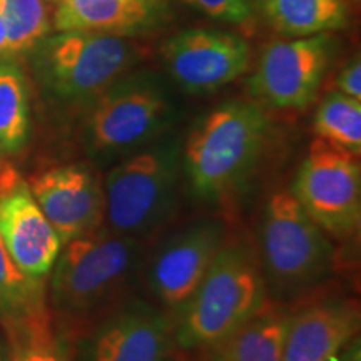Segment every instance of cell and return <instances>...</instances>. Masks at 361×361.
<instances>
[{"label":"cell","mask_w":361,"mask_h":361,"mask_svg":"<svg viewBox=\"0 0 361 361\" xmlns=\"http://www.w3.org/2000/svg\"><path fill=\"white\" fill-rule=\"evenodd\" d=\"M173 319L142 298H129L80 335V361H180Z\"/></svg>","instance_id":"30bf717a"},{"label":"cell","mask_w":361,"mask_h":361,"mask_svg":"<svg viewBox=\"0 0 361 361\" xmlns=\"http://www.w3.org/2000/svg\"><path fill=\"white\" fill-rule=\"evenodd\" d=\"M291 192L305 213L328 236L345 239L358 233L361 223L358 156L314 137L298 169Z\"/></svg>","instance_id":"ba28073f"},{"label":"cell","mask_w":361,"mask_h":361,"mask_svg":"<svg viewBox=\"0 0 361 361\" xmlns=\"http://www.w3.org/2000/svg\"><path fill=\"white\" fill-rule=\"evenodd\" d=\"M360 310L353 300L324 298L290 313L283 361H335L355 340Z\"/></svg>","instance_id":"9a60e30c"},{"label":"cell","mask_w":361,"mask_h":361,"mask_svg":"<svg viewBox=\"0 0 361 361\" xmlns=\"http://www.w3.org/2000/svg\"><path fill=\"white\" fill-rule=\"evenodd\" d=\"M27 184L62 245L104 224V188L87 166L45 168L30 176Z\"/></svg>","instance_id":"5bb4252c"},{"label":"cell","mask_w":361,"mask_h":361,"mask_svg":"<svg viewBox=\"0 0 361 361\" xmlns=\"http://www.w3.org/2000/svg\"><path fill=\"white\" fill-rule=\"evenodd\" d=\"M0 238L22 273L45 281L62 243L13 166L0 164Z\"/></svg>","instance_id":"7c38bea8"},{"label":"cell","mask_w":361,"mask_h":361,"mask_svg":"<svg viewBox=\"0 0 361 361\" xmlns=\"http://www.w3.org/2000/svg\"><path fill=\"white\" fill-rule=\"evenodd\" d=\"M329 56L328 34L274 40L261 54L250 92L274 109H303L322 85Z\"/></svg>","instance_id":"8fae6325"},{"label":"cell","mask_w":361,"mask_h":361,"mask_svg":"<svg viewBox=\"0 0 361 361\" xmlns=\"http://www.w3.org/2000/svg\"><path fill=\"white\" fill-rule=\"evenodd\" d=\"M30 129L27 80L16 59H0V152L17 154Z\"/></svg>","instance_id":"d6986e66"},{"label":"cell","mask_w":361,"mask_h":361,"mask_svg":"<svg viewBox=\"0 0 361 361\" xmlns=\"http://www.w3.org/2000/svg\"><path fill=\"white\" fill-rule=\"evenodd\" d=\"M49 2H57V0H49Z\"/></svg>","instance_id":"f1b7e54d"},{"label":"cell","mask_w":361,"mask_h":361,"mask_svg":"<svg viewBox=\"0 0 361 361\" xmlns=\"http://www.w3.org/2000/svg\"><path fill=\"white\" fill-rule=\"evenodd\" d=\"M269 25L284 37H310L343 29L348 8L343 0H263Z\"/></svg>","instance_id":"ac0fdd59"},{"label":"cell","mask_w":361,"mask_h":361,"mask_svg":"<svg viewBox=\"0 0 361 361\" xmlns=\"http://www.w3.org/2000/svg\"><path fill=\"white\" fill-rule=\"evenodd\" d=\"M316 137L351 154L361 152V101L331 92L323 99L314 116Z\"/></svg>","instance_id":"7402d4cb"},{"label":"cell","mask_w":361,"mask_h":361,"mask_svg":"<svg viewBox=\"0 0 361 361\" xmlns=\"http://www.w3.org/2000/svg\"><path fill=\"white\" fill-rule=\"evenodd\" d=\"M8 361H72L49 306L4 326Z\"/></svg>","instance_id":"ffe728a7"},{"label":"cell","mask_w":361,"mask_h":361,"mask_svg":"<svg viewBox=\"0 0 361 361\" xmlns=\"http://www.w3.org/2000/svg\"><path fill=\"white\" fill-rule=\"evenodd\" d=\"M259 104L228 101L200 117L180 144L183 174L196 200H233L258 171L269 141Z\"/></svg>","instance_id":"7a4b0ae2"},{"label":"cell","mask_w":361,"mask_h":361,"mask_svg":"<svg viewBox=\"0 0 361 361\" xmlns=\"http://www.w3.org/2000/svg\"><path fill=\"white\" fill-rule=\"evenodd\" d=\"M216 20L239 24L251 16L250 0H184Z\"/></svg>","instance_id":"cb8c5ba5"},{"label":"cell","mask_w":361,"mask_h":361,"mask_svg":"<svg viewBox=\"0 0 361 361\" xmlns=\"http://www.w3.org/2000/svg\"><path fill=\"white\" fill-rule=\"evenodd\" d=\"M0 59H8L7 27L6 19H4V0H0Z\"/></svg>","instance_id":"484cf974"},{"label":"cell","mask_w":361,"mask_h":361,"mask_svg":"<svg viewBox=\"0 0 361 361\" xmlns=\"http://www.w3.org/2000/svg\"><path fill=\"white\" fill-rule=\"evenodd\" d=\"M183 178L180 142L174 139L154 141L123 157L104 178V223L147 241L174 214Z\"/></svg>","instance_id":"5b68a950"},{"label":"cell","mask_w":361,"mask_h":361,"mask_svg":"<svg viewBox=\"0 0 361 361\" xmlns=\"http://www.w3.org/2000/svg\"><path fill=\"white\" fill-rule=\"evenodd\" d=\"M0 361H4V360H2V351H0Z\"/></svg>","instance_id":"83f0119b"},{"label":"cell","mask_w":361,"mask_h":361,"mask_svg":"<svg viewBox=\"0 0 361 361\" xmlns=\"http://www.w3.org/2000/svg\"><path fill=\"white\" fill-rule=\"evenodd\" d=\"M288 319L290 313L273 305L223 340L200 351L201 361H283Z\"/></svg>","instance_id":"e0dca14e"},{"label":"cell","mask_w":361,"mask_h":361,"mask_svg":"<svg viewBox=\"0 0 361 361\" xmlns=\"http://www.w3.org/2000/svg\"><path fill=\"white\" fill-rule=\"evenodd\" d=\"M255 247L271 301L283 308L313 295L335 269V246L290 189H276L268 196Z\"/></svg>","instance_id":"277c9868"},{"label":"cell","mask_w":361,"mask_h":361,"mask_svg":"<svg viewBox=\"0 0 361 361\" xmlns=\"http://www.w3.org/2000/svg\"><path fill=\"white\" fill-rule=\"evenodd\" d=\"M40 84L66 102H90L124 78L141 57V49L124 35L57 32L34 47Z\"/></svg>","instance_id":"52a82bcc"},{"label":"cell","mask_w":361,"mask_h":361,"mask_svg":"<svg viewBox=\"0 0 361 361\" xmlns=\"http://www.w3.org/2000/svg\"><path fill=\"white\" fill-rule=\"evenodd\" d=\"M147 241L107 224L62 245L51 271L49 303L59 322L82 333L133 298L144 276Z\"/></svg>","instance_id":"6da1fadb"},{"label":"cell","mask_w":361,"mask_h":361,"mask_svg":"<svg viewBox=\"0 0 361 361\" xmlns=\"http://www.w3.org/2000/svg\"><path fill=\"white\" fill-rule=\"evenodd\" d=\"M2 162H4V161H2V152H0V164H2Z\"/></svg>","instance_id":"4316f807"},{"label":"cell","mask_w":361,"mask_h":361,"mask_svg":"<svg viewBox=\"0 0 361 361\" xmlns=\"http://www.w3.org/2000/svg\"><path fill=\"white\" fill-rule=\"evenodd\" d=\"M45 281L22 273L0 238V322L4 326L47 306Z\"/></svg>","instance_id":"44dd1931"},{"label":"cell","mask_w":361,"mask_h":361,"mask_svg":"<svg viewBox=\"0 0 361 361\" xmlns=\"http://www.w3.org/2000/svg\"><path fill=\"white\" fill-rule=\"evenodd\" d=\"M335 85H336L338 92L361 101V61H360V56L351 59L348 64L343 67V69L340 71V74L336 75Z\"/></svg>","instance_id":"d4e9b609"},{"label":"cell","mask_w":361,"mask_h":361,"mask_svg":"<svg viewBox=\"0 0 361 361\" xmlns=\"http://www.w3.org/2000/svg\"><path fill=\"white\" fill-rule=\"evenodd\" d=\"M169 75L192 94L214 92L241 78L250 66V45L224 30L191 29L161 49Z\"/></svg>","instance_id":"4fadbf2b"},{"label":"cell","mask_w":361,"mask_h":361,"mask_svg":"<svg viewBox=\"0 0 361 361\" xmlns=\"http://www.w3.org/2000/svg\"><path fill=\"white\" fill-rule=\"evenodd\" d=\"M156 0H57L56 32H92L130 37L156 20Z\"/></svg>","instance_id":"2e32d148"},{"label":"cell","mask_w":361,"mask_h":361,"mask_svg":"<svg viewBox=\"0 0 361 361\" xmlns=\"http://www.w3.org/2000/svg\"><path fill=\"white\" fill-rule=\"evenodd\" d=\"M273 305L255 245L228 236L200 288L174 316V340L183 351H202Z\"/></svg>","instance_id":"3957f363"},{"label":"cell","mask_w":361,"mask_h":361,"mask_svg":"<svg viewBox=\"0 0 361 361\" xmlns=\"http://www.w3.org/2000/svg\"><path fill=\"white\" fill-rule=\"evenodd\" d=\"M173 101L154 75L135 74L116 80L89 102L85 146L97 166H112L168 129Z\"/></svg>","instance_id":"8992f818"},{"label":"cell","mask_w":361,"mask_h":361,"mask_svg":"<svg viewBox=\"0 0 361 361\" xmlns=\"http://www.w3.org/2000/svg\"><path fill=\"white\" fill-rule=\"evenodd\" d=\"M49 0H4V19L7 27L8 59L34 51L51 32L52 22Z\"/></svg>","instance_id":"603a6c76"},{"label":"cell","mask_w":361,"mask_h":361,"mask_svg":"<svg viewBox=\"0 0 361 361\" xmlns=\"http://www.w3.org/2000/svg\"><path fill=\"white\" fill-rule=\"evenodd\" d=\"M229 233L224 221L202 218L176 229L149 255L144 283L171 319L196 293Z\"/></svg>","instance_id":"9c48e42d"}]
</instances>
